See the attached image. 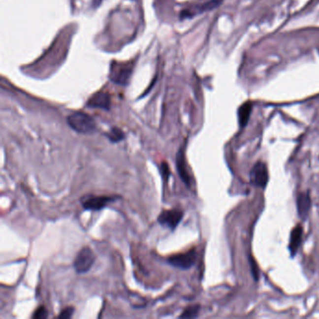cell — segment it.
Listing matches in <instances>:
<instances>
[{
	"label": "cell",
	"mask_w": 319,
	"mask_h": 319,
	"mask_svg": "<svg viewBox=\"0 0 319 319\" xmlns=\"http://www.w3.org/2000/svg\"><path fill=\"white\" fill-rule=\"evenodd\" d=\"M66 122L74 131L81 134H90L96 129V124L95 122L94 118L89 114L82 112H77L68 115Z\"/></svg>",
	"instance_id": "1"
},
{
	"label": "cell",
	"mask_w": 319,
	"mask_h": 319,
	"mask_svg": "<svg viewBox=\"0 0 319 319\" xmlns=\"http://www.w3.org/2000/svg\"><path fill=\"white\" fill-rule=\"evenodd\" d=\"M197 257V251L195 248H193L186 253L177 254L169 256L168 263L170 266L181 270H189L195 265Z\"/></svg>",
	"instance_id": "2"
},
{
	"label": "cell",
	"mask_w": 319,
	"mask_h": 319,
	"mask_svg": "<svg viewBox=\"0 0 319 319\" xmlns=\"http://www.w3.org/2000/svg\"><path fill=\"white\" fill-rule=\"evenodd\" d=\"M96 260V255L91 248L84 247L77 254L73 263L77 273H85L89 272Z\"/></svg>",
	"instance_id": "3"
},
{
	"label": "cell",
	"mask_w": 319,
	"mask_h": 319,
	"mask_svg": "<svg viewBox=\"0 0 319 319\" xmlns=\"http://www.w3.org/2000/svg\"><path fill=\"white\" fill-rule=\"evenodd\" d=\"M250 183L255 188H265L269 183V170L262 161H257L250 172Z\"/></svg>",
	"instance_id": "4"
},
{
	"label": "cell",
	"mask_w": 319,
	"mask_h": 319,
	"mask_svg": "<svg viewBox=\"0 0 319 319\" xmlns=\"http://www.w3.org/2000/svg\"><path fill=\"white\" fill-rule=\"evenodd\" d=\"M133 67L130 65L112 64L110 78L116 85H128L131 78Z\"/></svg>",
	"instance_id": "5"
},
{
	"label": "cell",
	"mask_w": 319,
	"mask_h": 319,
	"mask_svg": "<svg viewBox=\"0 0 319 319\" xmlns=\"http://www.w3.org/2000/svg\"><path fill=\"white\" fill-rule=\"evenodd\" d=\"M183 217H184V212L180 209L166 210L160 214L158 221L160 225L169 227L171 230H174L181 223Z\"/></svg>",
	"instance_id": "6"
},
{
	"label": "cell",
	"mask_w": 319,
	"mask_h": 319,
	"mask_svg": "<svg viewBox=\"0 0 319 319\" xmlns=\"http://www.w3.org/2000/svg\"><path fill=\"white\" fill-rule=\"evenodd\" d=\"M118 197L112 196H88L82 198V205L85 210L89 211H99L107 205L117 200Z\"/></svg>",
	"instance_id": "7"
},
{
	"label": "cell",
	"mask_w": 319,
	"mask_h": 319,
	"mask_svg": "<svg viewBox=\"0 0 319 319\" xmlns=\"http://www.w3.org/2000/svg\"><path fill=\"white\" fill-rule=\"evenodd\" d=\"M221 3H222V0H210L206 3L197 5V6H195V7L191 8V9L183 10L182 13H181V18L182 19L192 18V17L196 16L197 14H200V13H203L205 11H209V10L216 9V7H218Z\"/></svg>",
	"instance_id": "8"
},
{
	"label": "cell",
	"mask_w": 319,
	"mask_h": 319,
	"mask_svg": "<svg viewBox=\"0 0 319 319\" xmlns=\"http://www.w3.org/2000/svg\"><path fill=\"white\" fill-rule=\"evenodd\" d=\"M86 106L89 108L109 111L111 108V96L106 92L96 93L88 99V101L86 102Z\"/></svg>",
	"instance_id": "9"
},
{
	"label": "cell",
	"mask_w": 319,
	"mask_h": 319,
	"mask_svg": "<svg viewBox=\"0 0 319 319\" xmlns=\"http://www.w3.org/2000/svg\"><path fill=\"white\" fill-rule=\"evenodd\" d=\"M176 167L178 170L179 176L182 179V181L187 185V187H191V177L188 173L187 162H186V157H185V146H182L180 148L176 156Z\"/></svg>",
	"instance_id": "10"
},
{
	"label": "cell",
	"mask_w": 319,
	"mask_h": 319,
	"mask_svg": "<svg viewBox=\"0 0 319 319\" xmlns=\"http://www.w3.org/2000/svg\"><path fill=\"white\" fill-rule=\"evenodd\" d=\"M312 200L309 193H300L297 197V212L301 220H306L310 214Z\"/></svg>",
	"instance_id": "11"
},
{
	"label": "cell",
	"mask_w": 319,
	"mask_h": 319,
	"mask_svg": "<svg viewBox=\"0 0 319 319\" xmlns=\"http://www.w3.org/2000/svg\"><path fill=\"white\" fill-rule=\"evenodd\" d=\"M302 234H303V228L301 225H295L291 230L288 250L290 252L292 257H294L298 254L299 248L302 242Z\"/></svg>",
	"instance_id": "12"
},
{
	"label": "cell",
	"mask_w": 319,
	"mask_h": 319,
	"mask_svg": "<svg viewBox=\"0 0 319 319\" xmlns=\"http://www.w3.org/2000/svg\"><path fill=\"white\" fill-rule=\"evenodd\" d=\"M253 110V104L249 101L241 105V107L238 110V120H239V125L242 128H244L247 124L249 122L250 115Z\"/></svg>",
	"instance_id": "13"
},
{
	"label": "cell",
	"mask_w": 319,
	"mask_h": 319,
	"mask_svg": "<svg viewBox=\"0 0 319 319\" xmlns=\"http://www.w3.org/2000/svg\"><path fill=\"white\" fill-rule=\"evenodd\" d=\"M106 137L109 139V141L113 143H116L119 141H122L126 135L125 133L118 128H113L110 131L106 133Z\"/></svg>",
	"instance_id": "14"
},
{
	"label": "cell",
	"mask_w": 319,
	"mask_h": 319,
	"mask_svg": "<svg viewBox=\"0 0 319 319\" xmlns=\"http://www.w3.org/2000/svg\"><path fill=\"white\" fill-rule=\"evenodd\" d=\"M199 310H200V306L197 305V304L188 306V308L184 310L183 314L180 316V319H194V318H197V316H198V313H199Z\"/></svg>",
	"instance_id": "15"
},
{
	"label": "cell",
	"mask_w": 319,
	"mask_h": 319,
	"mask_svg": "<svg viewBox=\"0 0 319 319\" xmlns=\"http://www.w3.org/2000/svg\"><path fill=\"white\" fill-rule=\"evenodd\" d=\"M249 262H250V266H251V272H252L254 279L255 281H257L259 279V270L257 268V264L255 261V259H254L252 255L249 256Z\"/></svg>",
	"instance_id": "16"
},
{
	"label": "cell",
	"mask_w": 319,
	"mask_h": 319,
	"mask_svg": "<svg viewBox=\"0 0 319 319\" xmlns=\"http://www.w3.org/2000/svg\"><path fill=\"white\" fill-rule=\"evenodd\" d=\"M48 318V312L44 306H40L36 310L32 316V319H45Z\"/></svg>",
	"instance_id": "17"
},
{
	"label": "cell",
	"mask_w": 319,
	"mask_h": 319,
	"mask_svg": "<svg viewBox=\"0 0 319 319\" xmlns=\"http://www.w3.org/2000/svg\"><path fill=\"white\" fill-rule=\"evenodd\" d=\"M74 308L73 307H66L65 309L62 310L60 315L58 316V319H68L73 316Z\"/></svg>",
	"instance_id": "18"
},
{
	"label": "cell",
	"mask_w": 319,
	"mask_h": 319,
	"mask_svg": "<svg viewBox=\"0 0 319 319\" xmlns=\"http://www.w3.org/2000/svg\"><path fill=\"white\" fill-rule=\"evenodd\" d=\"M160 171H161V174H162V177L163 178L168 180L170 175V170H169V165L167 164V162H163L161 164V168H160Z\"/></svg>",
	"instance_id": "19"
}]
</instances>
